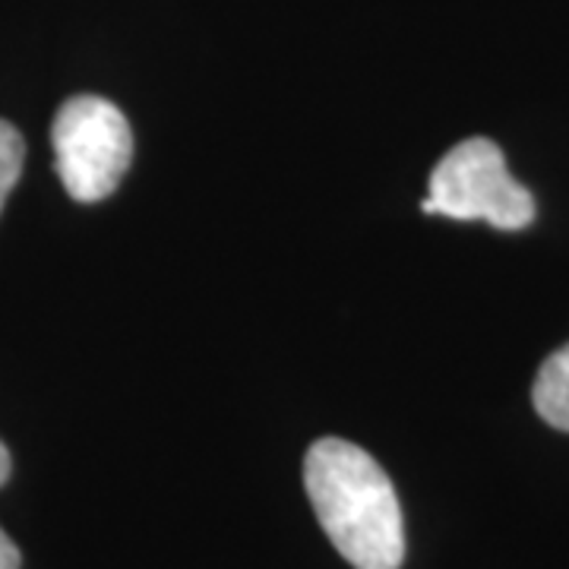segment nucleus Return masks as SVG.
Wrapping results in <instances>:
<instances>
[{
    "label": "nucleus",
    "mask_w": 569,
    "mask_h": 569,
    "mask_svg": "<svg viewBox=\"0 0 569 569\" xmlns=\"http://www.w3.org/2000/svg\"><path fill=\"white\" fill-rule=\"evenodd\" d=\"M54 168L77 203H99L118 190L133 159V133L118 104L99 96H73L51 127Z\"/></svg>",
    "instance_id": "nucleus-3"
},
{
    "label": "nucleus",
    "mask_w": 569,
    "mask_h": 569,
    "mask_svg": "<svg viewBox=\"0 0 569 569\" xmlns=\"http://www.w3.org/2000/svg\"><path fill=\"white\" fill-rule=\"evenodd\" d=\"M10 468H13V462H10V452H7V447L0 443V488L7 485V478H10Z\"/></svg>",
    "instance_id": "nucleus-7"
},
{
    "label": "nucleus",
    "mask_w": 569,
    "mask_h": 569,
    "mask_svg": "<svg viewBox=\"0 0 569 569\" xmlns=\"http://www.w3.org/2000/svg\"><path fill=\"white\" fill-rule=\"evenodd\" d=\"M305 488L326 538L355 569H399L406 529L399 497L380 462L339 437L307 449Z\"/></svg>",
    "instance_id": "nucleus-1"
},
{
    "label": "nucleus",
    "mask_w": 569,
    "mask_h": 569,
    "mask_svg": "<svg viewBox=\"0 0 569 569\" xmlns=\"http://www.w3.org/2000/svg\"><path fill=\"white\" fill-rule=\"evenodd\" d=\"M531 399H535L538 415L550 427L569 433V346L553 351L548 361L541 365Z\"/></svg>",
    "instance_id": "nucleus-4"
},
{
    "label": "nucleus",
    "mask_w": 569,
    "mask_h": 569,
    "mask_svg": "<svg viewBox=\"0 0 569 569\" xmlns=\"http://www.w3.org/2000/svg\"><path fill=\"white\" fill-rule=\"evenodd\" d=\"M20 548L7 538V531L0 529V569H20Z\"/></svg>",
    "instance_id": "nucleus-6"
},
{
    "label": "nucleus",
    "mask_w": 569,
    "mask_h": 569,
    "mask_svg": "<svg viewBox=\"0 0 569 569\" xmlns=\"http://www.w3.org/2000/svg\"><path fill=\"white\" fill-rule=\"evenodd\" d=\"M26 162V142L13 123L0 121V209L7 203L10 190L17 187Z\"/></svg>",
    "instance_id": "nucleus-5"
},
{
    "label": "nucleus",
    "mask_w": 569,
    "mask_h": 569,
    "mask_svg": "<svg viewBox=\"0 0 569 569\" xmlns=\"http://www.w3.org/2000/svg\"><path fill=\"white\" fill-rule=\"evenodd\" d=\"M421 209L459 222L481 219L500 231L529 228L535 219L531 193L509 174L503 149L485 137L462 140L437 162Z\"/></svg>",
    "instance_id": "nucleus-2"
}]
</instances>
